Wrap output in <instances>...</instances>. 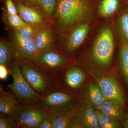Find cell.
<instances>
[{
    "label": "cell",
    "instance_id": "6da1fadb",
    "mask_svg": "<svg viewBox=\"0 0 128 128\" xmlns=\"http://www.w3.org/2000/svg\"><path fill=\"white\" fill-rule=\"evenodd\" d=\"M114 48L112 30L105 27L98 33L87 58L78 60L76 62L81 67L87 69L92 76L106 74L112 65Z\"/></svg>",
    "mask_w": 128,
    "mask_h": 128
},
{
    "label": "cell",
    "instance_id": "7a4b0ae2",
    "mask_svg": "<svg viewBox=\"0 0 128 128\" xmlns=\"http://www.w3.org/2000/svg\"><path fill=\"white\" fill-rule=\"evenodd\" d=\"M90 13L87 0H57L56 12L50 24L56 32L63 34L85 22Z\"/></svg>",
    "mask_w": 128,
    "mask_h": 128
},
{
    "label": "cell",
    "instance_id": "3957f363",
    "mask_svg": "<svg viewBox=\"0 0 128 128\" xmlns=\"http://www.w3.org/2000/svg\"><path fill=\"white\" fill-rule=\"evenodd\" d=\"M22 76L32 89L41 97L56 89L54 78L33 62L25 60L19 62Z\"/></svg>",
    "mask_w": 128,
    "mask_h": 128
},
{
    "label": "cell",
    "instance_id": "277c9868",
    "mask_svg": "<svg viewBox=\"0 0 128 128\" xmlns=\"http://www.w3.org/2000/svg\"><path fill=\"white\" fill-rule=\"evenodd\" d=\"M79 100L77 96L55 89L41 97L37 105L55 118L62 116Z\"/></svg>",
    "mask_w": 128,
    "mask_h": 128
},
{
    "label": "cell",
    "instance_id": "5b68a950",
    "mask_svg": "<svg viewBox=\"0 0 128 128\" xmlns=\"http://www.w3.org/2000/svg\"><path fill=\"white\" fill-rule=\"evenodd\" d=\"M53 76L56 89L78 97L86 77L84 72L76 64L58 72Z\"/></svg>",
    "mask_w": 128,
    "mask_h": 128
},
{
    "label": "cell",
    "instance_id": "8992f818",
    "mask_svg": "<svg viewBox=\"0 0 128 128\" xmlns=\"http://www.w3.org/2000/svg\"><path fill=\"white\" fill-rule=\"evenodd\" d=\"M8 70L12 82L8 85L7 89L14 92L19 103L36 104L42 97L32 89L25 80L21 72L19 62L13 61Z\"/></svg>",
    "mask_w": 128,
    "mask_h": 128
},
{
    "label": "cell",
    "instance_id": "52a82bcc",
    "mask_svg": "<svg viewBox=\"0 0 128 128\" xmlns=\"http://www.w3.org/2000/svg\"><path fill=\"white\" fill-rule=\"evenodd\" d=\"M32 62L53 76L58 72L76 64L75 60L64 55L55 46L38 53Z\"/></svg>",
    "mask_w": 128,
    "mask_h": 128
},
{
    "label": "cell",
    "instance_id": "ba28073f",
    "mask_svg": "<svg viewBox=\"0 0 128 128\" xmlns=\"http://www.w3.org/2000/svg\"><path fill=\"white\" fill-rule=\"evenodd\" d=\"M48 115L36 104L19 103L13 120L16 128H38Z\"/></svg>",
    "mask_w": 128,
    "mask_h": 128
},
{
    "label": "cell",
    "instance_id": "9c48e42d",
    "mask_svg": "<svg viewBox=\"0 0 128 128\" xmlns=\"http://www.w3.org/2000/svg\"><path fill=\"white\" fill-rule=\"evenodd\" d=\"M10 44L14 61H32L38 54L33 39L22 38L14 31L13 39Z\"/></svg>",
    "mask_w": 128,
    "mask_h": 128
},
{
    "label": "cell",
    "instance_id": "30bf717a",
    "mask_svg": "<svg viewBox=\"0 0 128 128\" xmlns=\"http://www.w3.org/2000/svg\"><path fill=\"white\" fill-rule=\"evenodd\" d=\"M89 29V24L87 22L78 25L68 32L65 41L57 49L64 55L72 59L76 51L86 39Z\"/></svg>",
    "mask_w": 128,
    "mask_h": 128
},
{
    "label": "cell",
    "instance_id": "8fae6325",
    "mask_svg": "<svg viewBox=\"0 0 128 128\" xmlns=\"http://www.w3.org/2000/svg\"><path fill=\"white\" fill-rule=\"evenodd\" d=\"M93 76L106 99L116 100L125 106L126 98L118 82L114 76L107 73Z\"/></svg>",
    "mask_w": 128,
    "mask_h": 128
},
{
    "label": "cell",
    "instance_id": "7c38bea8",
    "mask_svg": "<svg viewBox=\"0 0 128 128\" xmlns=\"http://www.w3.org/2000/svg\"><path fill=\"white\" fill-rule=\"evenodd\" d=\"M96 108L89 104L82 102L68 128H99Z\"/></svg>",
    "mask_w": 128,
    "mask_h": 128
},
{
    "label": "cell",
    "instance_id": "4fadbf2b",
    "mask_svg": "<svg viewBox=\"0 0 128 128\" xmlns=\"http://www.w3.org/2000/svg\"><path fill=\"white\" fill-rule=\"evenodd\" d=\"M15 2L18 15L26 23L38 26L51 25L42 14L36 9L27 6L17 0H15Z\"/></svg>",
    "mask_w": 128,
    "mask_h": 128
},
{
    "label": "cell",
    "instance_id": "5bb4252c",
    "mask_svg": "<svg viewBox=\"0 0 128 128\" xmlns=\"http://www.w3.org/2000/svg\"><path fill=\"white\" fill-rule=\"evenodd\" d=\"M78 97L82 102L90 104L95 108L107 100L97 82L96 84L90 83L87 86H82Z\"/></svg>",
    "mask_w": 128,
    "mask_h": 128
},
{
    "label": "cell",
    "instance_id": "9a60e30c",
    "mask_svg": "<svg viewBox=\"0 0 128 128\" xmlns=\"http://www.w3.org/2000/svg\"><path fill=\"white\" fill-rule=\"evenodd\" d=\"M51 26L50 24H48L39 26L33 39L38 53L55 46Z\"/></svg>",
    "mask_w": 128,
    "mask_h": 128
},
{
    "label": "cell",
    "instance_id": "2e32d148",
    "mask_svg": "<svg viewBox=\"0 0 128 128\" xmlns=\"http://www.w3.org/2000/svg\"><path fill=\"white\" fill-rule=\"evenodd\" d=\"M19 102L11 90L4 92L0 88V112L6 114L12 119L18 108Z\"/></svg>",
    "mask_w": 128,
    "mask_h": 128
},
{
    "label": "cell",
    "instance_id": "e0dca14e",
    "mask_svg": "<svg viewBox=\"0 0 128 128\" xmlns=\"http://www.w3.org/2000/svg\"><path fill=\"white\" fill-rule=\"evenodd\" d=\"M95 108L100 110L121 122L123 121L127 114L125 106L119 101L113 99H107L100 106Z\"/></svg>",
    "mask_w": 128,
    "mask_h": 128
},
{
    "label": "cell",
    "instance_id": "ac0fdd59",
    "mask_svg": "<svg viewBox=\"0 0 128 128\" xmlns=\"http://www.w3.org/2000/svg\"><path fill=\"white\" fill-rule=\"evenodd\" d=\"M80 99L62 116L54 120L52 128H68L69 124L74 118L81 104Z\"/></svg>",
    "mask_w": 128,
    "mask_h": 128
},
{
    "label": "cell",
    "instance_id": "d6986e66",
    "mask_svg": "<svg viewBox=\"0 0 128 128\" xmlns=\"http://www.w3.org/2000/svg\"><path fill=\"white\" fill-rule=\"evenodd\" d=\"M117 30L121 42L128 44V9L120 14L117 20Z\"/></svg>",
    "mask_w": 128,
    "mask_h": 128
},
{
    "label": "cell",
    "instance_id": "ffe728a7",
    "mask_svg": "<svg viewBox=\"0 0 128 128\" xmlns=\"http://www.w3.org/2000/svg\"><path fill=\"white\" fill-rule=\"evenodd\" d=\"M119 64L121 73L128 84V44L121 42L119 47Z\"/></svg>",
    "mask_w": 128,
    "mask_h": 128
},
{
    "label": "cell",
    "instance_id": "44dd1931",
    "mask_svg": "<svg viewBox=\"0 0 128 128\" xmlns=\"http://www.w3.org/2000/svg\"><path fill=\"white\" fill-rule=\"evenodd\" d=\"M119 4V0H102L98 6V14L102 17L112 16L118 10Z\"/></svg>",
    "mask_w": 128,
    "mask_h": 128
},
{
    "label": "cell",
    "instance_id": "7402d4cb",
    "mask_svg": "<svg viewBox=\"0 0 128 128\" xmlns=\"http://www.w3.org/2000/svg\"><path fill=\"white\" fill-rule=\"evenodd\" d=\"M99 127L101 128H120L121 122L100 110L96 109Z\"/></svg>",
    "mask_w": 128,
    "mask_h": 128
},
{
    "label": "cell",
    "instance_id": "603a6c76",
    "mask_svg": "<svg viewBox=\"0 0 128 128\" xmlns=\"http://www.w3.org/2000/svg\"><path fill=\"white\" fill-rule=\"evenodd\" d=\"M13 61L10 43L1 38L0 41V64L4 65L9 68Z\"/></svg>",
    "mask_w": 128,
    "mask_h": 128
},
{
    "label": "cell",
    "instance_id": "cb8c5ba5",
    "mask_svg": "<svg viewBox=\"0 0 128 128\" xmlns=\"http://www.w3.org/2000/svg\"><path fill=\"white\" fill-rule=\"evenodd\" d=\"M57 2V0H42L41 1L42 14L50 24L55 15Z\"/></svg>",
    "mask_w": 128,
    "mask_h": 128
},
{
    "label": "cell",
    "instance_id": "d4e9b609",
    "mask_svg": "<svg viewBox=\"0 0 128 128\" xmlns=\"http://www.w3.org/2000/svg\"><path fill=\"white\" fill-rule=\"evenodd\" d=\"M40 26L27 24L17 30L14 31L20 36L24 39H33L37 30Z\"/></svg>",
    "mask_w": 128,
    "mask_h": 128
},
{
    "label": "cell",
    "instance_id": "484cf974",
    "mask_svg": "<svg viewBox=\"0 0 128 128\" xmlns=\"http://www.w3.org/2000/svg\"><path fill=\"white\" fill-rule=\"evenodd\" d=\"M4 16L6 18L7 23L13 30H17L26 25L24 21L19 15H11L8 13L6 10H4Z\"/></svg>",
    "mask_w": 128,
    "mask_h": 128
},
{
    "label": "cell",
    "instance_id": "4316f807",
    "mask_svg": "<svg viewBox=\"0 0 128 128\" xmlns=\"http://www.w3.org/2000/svg\"><path fill=\"white\" fill-rule=\"evenodd\" d=\"M16 128L15 122L8 115L1 114L0 116V128Z\"/></svg>",
    "mask_w": 128,
    "mask_h": 128
},
{
    "label": "cell",
    "instance_id": "83f0119b",
    "mask_svg": "<svg viewBox=\"0 0 128 128\" xmlns=\"http://www.w3.org/2000/svg\"><path fill=\"white\" fill-rule=\"evenodd\" d=\"M41 1L42 0H24L23 4L27 6L36 9L42 14L41 9Z\"/></svg>",
    "mask_w": 128,
    "mask_h": 128
},
{
    "label": "cell",
    "instance_id": "f1b7e54d",
    "mask_svg": "<svg viewBox=\"0 0 128 128\" xmlns=\"http://www.w3.org/2000/svg\"><path fill=\"white\" fill-rule=\"evenodd\" d=\"M5 2L6 11L8 14L11 15H18L16 5L12 0H5Z\"/></svg>",
    "mask_w": 128,
    "mask_h": 128
},
{
    "label": "cell",
    "instance_id": "f546056e",
    "mask_svg": "<svg viewBox=\"0 0 128 128\" xmlns=\"http://www.w3.org/2000/svg\"><path fill=\"white\" fill-rule=\"evenodd\" d=\"M55 119L52 116L48 115L44 119L38 128H52L53 122Z\"/></svg>",
    "mask_w": 128,
    "mask_h": 128
},
{
    "label": "cell",
    "instance_id": "4dcf8cb0",
    "mask_svg": "<svg viewBox=\"0 0 128 128\" xmlns=\"http://www.w3.org/2000/svg\"><path fill=\"white\" fill-rule=\"evenodd\" d=\"M9 71L6 66L0 64V79L2 80H6L9 74Z\"/></svg>",
    "mask_w": 128,
    "mask_h": 128
},
{
    "label": "cell",
    "instance_id": "1f68e13d",
    "mask_svg": "<svg viewBox=\"0 0 128 128\" xmlns=\"http://www.w3.org/2000/svg\"><path fill=\"white\" fill-rule=\"evenodd\" d=\"M122 126L124 128H128V114H126L125 118L122 122Z\"/></svg>",
    "mask_w": 128,
    "mask_h": 128
},
{
    "label": "cell",
    "instance_id": "d6a6232c",
    "mask_svg": "<svg viewBox=\"0 0 128 128\" xmlns=\"http://www.w3.org/2000/svg\"><path fill=\"white\" fill-rule=\"evenodd\" d=\"M18 0V1L19 2H22V3H24V0Z\"/></svg>",
    "mask_w": 128,
    "mask_h": 128
}]
</instances>
